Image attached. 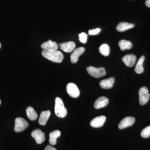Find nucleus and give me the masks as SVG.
Listing matches in <instances>:
<instances>
[{"label": "nucleus", "instance_id": "nucleus-23", "mask_svg": "<svg viewBox=\"0 0 150 150\" xmlns=\"http://www.w3.org/2000/svg\"><path fill=\"white\" fill-rule=\"evenodd\" d=\"M141 136L143 138H149L150 137V126H148L147 127L145 128L144 129H143L141 132Z\"/></svg>", "mask_w": 150, "mask_h": 150}, {"label": "nucleus", "instance_id": "nucleus-28", "mask_svg": "<svg viewBox=\"0 0 150 150\" xmlns=\"http://www.w3.org/2000/svg\"><path fill=\"white\" fill-rule=\"evenodd\" d=\"M1 99H0V105H1Z\"/></svg>", "mask_w": 150, "mask_h": 150}, {"label": "nucleus", "instance_id": "nucleus-21", "mask_svg": "<svg viewBox=\"0 0 150 150\" xmlns=\"http://www.w3.org/2000/svg\"><path fill=\"white\" fill-rule=\"evenodd\" d=\"M118 46L122 51L131 49L133 47L132 43L129 40H121L118 42Z\"/></svg>", "mask_w": 150, "mask_h": 150}, {"label": "nucleus", "instance_id": "nucleus-25", "mask_svg": "<svg viewBox=\"0 0 150 150\" xmlns=\"http://www.w3.org/2000/svg\"><path fill=\"white\" fill-rule=\"evenodd\" d=\"M100 28H97L95 29L92 30H89L88 31V33L90 35H95L98 34L100 32Z\"/></svg>", "mask_w": 150, "mask_h": 150}, {"label": "nucleus", "instance_id": "nucleus-29", "mask_svg": "<svg viewBox=\"0 0 150 150\" xmlns=\"http://www.w3.org/2000/svg\"><path fill=\"white\" fill-rule=\"evenodd\" d=\"M1 43H0V49H1Z\"/></svg>", "mask_w": 150, "mask_h": 150}, {"label": "nucleus", "instance_id": "nucleus-27", "mask_svg": "<svg viewBox=\"0 0 150 150\" xmlns=\"http://www.w3.org/2000/svg\"><path fill=\"white\" fill-rule=\"evenodd\" d=\"M145 5L146 6L150 8V0H146L145 1Z\"/></svg>", "mask_w": 150, "mask_h": 150}, {"label": "nucleus", "instance_id": "nucleus-20", "mask_svg": "<svg viewBox=\"0 0 150 150\" xmlns=\"http://www.w3.org/2000/svg\"><path fill=\"white\" fill-rule=\"evenodd\" d=\"M26 114L28 118L31 121H35L37 118V112H35L34 109L31 106L27 108L26 110Z\"/></svg>", "mask_w": 150, "mask_h": 150}, {"label": "nucleus", "instance_id": "nucleus-18", "mask_svg": "<svg viewBox=\"0 0 150 150\" xmlns=\"http://www.w3.org/2000/svg\"><path fill=\"white\" fill-rule=\"evenodd\" d=\"M134 24L129 23H120L116 27V30L118 32H123L127 30L131 29L134 27Z\"/></svg>", "mask_w": 150, "mask_h": 150}, {"label": "nucleus", "instance_id": "nucleus-5", "mask_svg": "<svg viewBox=\"0 0 150 150\" xmlns=\"http://www.w3.org/2000/svg\"><path fill=\"white\" fill-rule=\"evenodd\" d=\"M14 131L16 132H21L24 131L28 127V123L24 118L18 117L15 121Z\"/></svg>", "mask_w": 150, "mask_h": 150}, {"label": "nucleus", "instance_id": "nucleus-12", "mask_svg": "<svg viewBox=\"0 0 150 150\" xmlns=\"http://www.w3.org/2000/svg\"><path fill=\"white\" fill-rule=\"evenodd\" d=\"M60 48L63 51L67 53H71L76 48V44L73 41L64 42L59 44Z\"/></svg>", "mask_w": 150, "mask_h": 150}, {"label": "nucleus", "instance_id": "nucleus-22", "mask_svg": "<svg viewBox=\"0 0 150 150\" xmlns=\"http://www.w3.org/2000/svg\"><path fill=\"white\" fill-rule=\"evenodd\" d=\"M100 53L105 56H108L110 54V47L107 44H102L99 47Z\"/></svg>", "mask_w": 150, "mask_h": 150}, {"label": "nucleus", "instance_id": "nucleus-3", "mask_svg": "<svg viewBox=\"0 0 150 150\" xmlns=\"http://www.w3.org/2000/svg\"><path fill=\"white\" fill-rule=\"evenodd\" d=\"M86 70L89 74L93 77L99 78L106 75L105 69L103 67L97 68L90 66L87 68Z\"/></svg>", "mask_w": 150, "mask_h": 150}, {"label": "nucleus", "instance_id": "nucleus-10", "mask_svg": "<svg viewBox=\"0 0 150 150\" xmlns=\"http://www.w3.org/2000/svg\"><path fill=\"white\" fill-rule=\"evenodd\" d=\"M122 61L127 67H134L137 61V57L134 54H128L123 56Z\"/></svg>", "mask_w": 150, "mask_h": 150}, {"label": "nucleus", "instance_id": "nucleus-6", "mask_svg": "<svg viewBox=\"0 0 150 150\" xmlns=\"http://www.w3.org/2000/svg\"><path fill=\"white\" fill-rule=\"evenodd\" d=\"M67 93L71 97L76 98L80 95V91L78 87L75 84L70 83L67 86Z\"/></svg>", "mask_w": 150, "mask_h": 150}, {"label": "nucleus", "instance_id": "nucleus-1", "mask_svg": "<svg viewBox=\"0 0 150 150\" xmlns=\"http://www.w3.org/2000/svg\"><path fill=\"white\" fill-rule=\"evenodd\" d=\"M41 54L44 58L56 63H61L64 59L62 52L57 50H43Z\"/></svg>", "mask_w": 150, "mask_h": 150}, {"label": "nucleus", "instance_id": "nucleus-8", "mask_svg": "<svg viewBox=\"0 0 150 150\" xmlns=\"http://www.w3.org/2000/svg\"><path fill=\"white\" fill-rule=\"evenodd\" d=\"M135 118L133 117H126L121 120L118 124V127L119 129H123L127 127H130L135 123Z\"/></svg>", "mask_w": 150, "mask_h": 150}, {"label": "nucleus", "instance_id": "nucleus-4", "mask_svg": "<svg viewBox=\"0 0 150 150\" xmlns=\"http://www.w3.org/2000/svg\"><path fill=\"white\" fill-rule=\"evenodd\" d=\"M139 103L141 105H144L146 104L149 100L150 94L149 90L146 86H143L139 90Z\"/></svg>", "mask_w": 150, "mask_h": 150}, {"label": "nucleus", "instance_id": "nucleus-19", "mask_svg": "<svg viewBox=\"0 0 150 150\" xmlns=\"http://www.w3.org/2000/svg\"><path fill=\"white\" fill-rule=\"evenodd\" d=\"M145 56H142L138 60L136 67L135 68V72L138 74H141L143 73L144 71V68L143 67V64L144 62Z\"/></svg>", "mask_w": 150, "mask_h": 150}, {"label": "nucleus", "instance_id": "nucleus-9", "mask_svg": "<svg viewBox=\"0 0 150 150\" xmlns=\"http://www.w3.org/2000/svg\"><path fill=\"white\" fill-rule=\"evenodd\" d=\"M106 117L104 115L97 116L92 120L90 123L91 126L93 128H100L103 126Z\"/></svg>", "mask_w": 150, "mask_h": 150}, {"label": "nucleus", "instance_id": "nucleus-24", "mask_svg": "<svg viewBox=\"0 0 150 150\" xmlns=\"http://www.w3.org/2000/svg\"><path fill=\"white\" fill-rule=\"evenodd\" d=\"M79 40L81 43H85L87 40L88 35L85 33L82 32L79 34Z\"/></svg>", "mask_w": 150, "mask_h": 150}, {"label": "nucleus", "instance_id": "nucleus-13", "mask_svg": "<svg viewBox=\"0 0 150 150\" xmlns=\"http://www.w3.org/2000/svg\"><path fill=\"white\" fill-rule=\"evenodd\" d=\"M109 100L105 96L100 97L95 102L94 106L96 109H99L105 107L108 104Z\"/></svg>", "mask_w": 150, "mask_h": 150}, {"label": "nucleus", "instance_id": "nucleus-11", "mask_svg": "<svg viewBox=\"0 0 150 150\" xmlns=\"http://www.w3.org/2000/svg\"><path fill=\"white\" fill-rule=\"evenodd\" d=\"M85 51V48L83 47H81L76 49L71 55V62L73 64H75L78 62L79 58Z\"/></svg>", "mask_w": 150, "mask_h": 150}, {"label": "nucleus", "instance_id": "nucleus-15", "mask_svg": "<svg viewBox=\"0 0 150 150\" xmlns=\"http://www.w3.org/2000/svg\"><path fill=\"white\" fill-rule=\"evenodd\" d=\"M41 47L43 50H57L59 48V46L56 42L50 40L43 43L41 45Z\"/></svg>", "mask_w": 150, "mask_h": 150}, {"label": "nucleus", "instance_id": "nucleus-14", "mask_svg": "<svg viewBox=\"0 0 150 150\" xmlns=\"http://www.w3.org/2000/svg\"><path fill=\"white\" fill-rule=\"evenodd\" d=\"M114 81H115V79L113 77H111L100 81V86L101 87V88L104 89H108L112 88Z\"/></svg>", "mask_w": 150, "mask_h": 150}, {"label": "nucleus", "instance_id": "nucleus-26", "mask_svg": "<svg viewBox=\"0 0 150 150\" xmlns=\"http://www.w3.org/2000/svg\"><path fill=\"white\" fill-rule=\"evenodd\" d=\"M44 150H57L55 149V148L51 146L50 145H48L45 148Z\"/></svg>", "mask_w": 150, "mask_h": 150}, {"label": "nucleus", "instance_id": "nucleus-16", "mask_svg": "<svg viewBox=\"0 0 150 150\" xmlns=\"http://www.w3.org/2000/svg\"><path fill=\"white\" fill-rule=\"evenodd\" d=\"M51 114V111L49 110L42 111L40 113L39 120H38L39 124L42 126L46 125Z\"/></svg>", "mask_w": 150, "mask_h": 150}, {"label": "nucleus", "instance_id": "nucleus-2", "mask_svg": "<svg viewBox=\"0 0 150 150\" xmlns=\"http://www.w3.org/2000/svg\"><path fill=\"white\" fill-rule=\"evenodd\" d=\"M55 112L58 117L61 118H64L67 114V108L62 99L59 97L56 98L55 100Z\"/></svg>", "mask_w": 150, "mask_h": 150}, {"label": "nucleus", "instance_id": "nucleus-7", "mask_svg": "<svg viewBox=\"0 0 150 150\" xmlns=\"http://www.w3.org/2000/svg\"><path fill=\"white\" fill-rule=\"evenodd\" d=\"M31 136L35 139L36 143L38 144H42L45 140V134L40 129H35L33 131Z\"/></svg>", "mask_w": 150, "mask_h": 150}, {"label": "nucleus", "instance_id": "nucleus-17", "mask_svg": "<svg viewBox=\"0 0 150 150\" xmlns=\"http://www.w3.org/2000/svg\"><path fill=\"white\" fill-rule=\"evenodd\" d=\"M61 132L59 130L51 132L49 134V143L51 145H55L57 143V138L61 136Z\"/></svg>", "mask_w": 150, "mask_h": 150}]
</instances>
